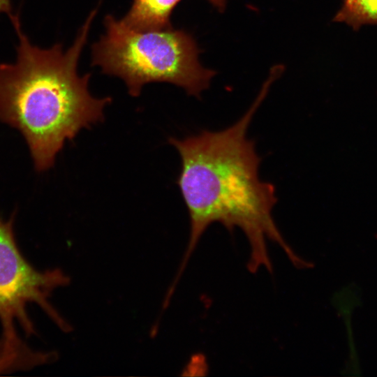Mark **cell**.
<instances>
[{"mask_svg": "<svg viewBox=\"0 0 377 377\" xmlns=\"http://www.w3.org/2000/svg\"><path fill=\"white\" fill-rule=\"evenodd\" d=\"M274 80L269 76L252 105L230 126L168 140L181 156L177 184L190 219L189 239L169 286L172 290L176 289L200 237L214 223H221L230 232L237 228L243 232L250 247L247 266L251 272L263 267L272 271L267 239L280 246L296 267L311 265L293 250L277 228L272 214L277 202L275 187L260 179L261 158L254 141L247 136L254 114Z\"/></svg>", "mask_w": 377, "mask_h": 377, "instance_id": "obj_1", "label": "cell"}, {"mask_svg": "<svg viewBox=\"0 0 377 377\" xmlns=\"http://www.w3.org/2000/svg\"><path fill=\"white\" fill-rule=\"evenodd\" d=\"M97 10L66 51L60 43L49 48L32 44L18 15L10 20L19 43L15 62L0 64V121L22 133L38 172L53 166L66 140L102 121L104 108L112 101L92 96L91 74L80 76L77 70Z\"/></svg>", "mask_w": 377, "mask_h": 377, "instance_id": "obj_2", "label": "cell"}, {"mask_svg": "<svg viewBox=\"0 0 377 377\" xmlns=\"http://www.w3.org/2000/svg\"><path fill=\"white\" fill-rule=\"evenodd\" d=\"M104 25L105 34L92 45V65L121 78L132 96L147 83L168 82L200 97L215 75L200 65L197 44L184 30H136L112 15Z\"/></svg>", "mask_w": 377, "mask_h": 377, "instance_id": "obj_3", "label": "cell"}, {"mask_svg": "<svg viewBox=\"0 0 377 377\" xmlns=\"http://www.w3.org/2000/svg\"><path fill=\"white\" fill-rule=\"evenodd\" d=\"M14 215L0 216V321L2 328L18 323L24 332L35 333L29 317V304L37 305L62 331L71 327L50 302L53 293L69 283V277L58 269L38 270L21 253L15 239Z\"/></svg>", "mask_w": 377, "mask_h": 377, "instance_id": "obj_4", "label": "cell"}, {"mask_svg": "<svg viewBox=\"0 0 377 377\" xmlns=\"http://www.w3.org/2000/svg\"><path fill=\"white\" fill-rule=\"evenodd\" d=\"M55 353L30 348L16 329L3 330L0 338V374L26 371L54 360Z\"/></svg>", "mask_w": 377, "mask_h": 377, "instance_id": "obj_5", "label": "cell"}, {"mask_svg": "<svg viewBox=\"0 0 377 377\" xmlns=\"http://www.w3.org/2000/svg\"><path fill=\"white\" fill-rule=\"evenodd\" d=\"M180 1L133 0L121 21L128 27L140 31L171 29L170 16Z\"/></svg>", "mask_w": 377, "mask_h": 377, "instance_id": "obj_6", "label": "cell"}, {"mask_svg": "<svg viewBox=\"0 0 377 377\" xmlns=\"http://www.w3.org/2000/svg\"><path fill=\"white\" fill-rule=\"evenodd\" d=\"M334 20L346 23L355 30L363 25L376 24L377 0H343Z\"/></svg>", "mask_w": 377, "mask_h": 377, "instance_id": "obj_7", "label": "cell"}, {"mask_svg": "<svg viewBox=\"0 0 377 377\" xmlns=\"http://www.w3.org/2000/svg\"><path fill=\"white\" fill-rule=\"evenodd\" d=\"M0 13H6L9 19L14 16L11 0H0Z\"/></svg>", "mask_w": 377, "mask_h": 377, "instance_id": "obj_8", "label": "cell"}, {"mask_svg": "<svg viewBox=\"0 0 377 377\" xmlns=\"http://www.w3.org/2000/svg\"><path fill=\"white\" fill-rule=\"evenodd\" d=\"M219 10L223 11L226 6V0H208Z\"/></svg>", "mask_w": 377, "mask_h": 377, "instance_id": "obj_9", "label": "cell"}]
</instances>
